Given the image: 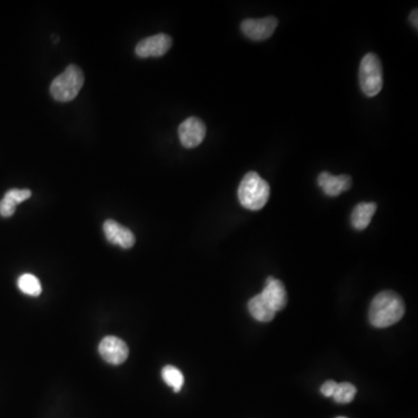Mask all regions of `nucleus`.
<instances>
[{
	"label": "nucleus",
	"mask_w": 418,
	"mask_h": 418,
	"mask_svg": "<svg viewBox=\"0 0 418 418\" xmlns=\"http://www.w3.org/2000/svg\"><path fill=\"white\" fill-rule=\"evenodd\" d=\"M405 303L397 293L383 290L376 294L371 303L368 320L375 328H388L402 319Z\"/></svg>",
	"instance_id": "f257e3e1"
},
{
	"label": "nucleus",
	"mask_w": 418,
	"mask_h": 418,
	"mask_svg": "<svg viewBox=\"0 0 418 418\" xmlns=\"http://www.w3.org/2000/svg\"><path fill=\"white\" fill-rule=\"evenodd\" d=\"M238 200L249 210H261L270 198V185L257 172H248L238 187Z\"/></svg>",
	"instance_id": "f03ea898"
},
{
	"label": "nucleus",
	"mask_w": 418,
	"mask_h": 418,
	"mask_svg": "<svg viewBox=\"0 0 418 418\" xmlns=\"http://www.w3.org/2000/svg\"><path fill=\"white\" fill-rule=\"evenodd\" d=\"M83 84L84 74L81 68H78L77 65H69L63 74L52 81L50 94L57 101L67 103L77 97Z\"/></svg>",
	"instance_id": "7ed1b4c3"
},
{
	"label": "nucleus",
	"mask_w": 418,
	"mask_h": 418,
	"mask_svg": "<svg viewBox=\"0 0 418 418\" xmlns=\"http://www.w3.org/2000/svg\"><path fill=\"white\" fill-rule=\"evenodd\" d=\"M359 83L367 97H375L383 90V72L380 58L370 52L363 56L359 68Z\"/></svg>",
	"instance_id": "20e7f679"
},
{
	"label": "nucleus",
	"mask_w": 418,
	"mask_h": 418,
	"mask_svg": "<svg viewBox=\"0 0 418 418\" xmlns=\"http://www.w3.org/2000/svg\"><path fill=\"white\" fill-rule=\"evenodd\" d=\"M278 26V19L266 16L264 19H247L241 23V30L252 41H265L270 39Z\"/></svg>",
	"instance_id": "39448f33"
},
{
	"label": "nucleus",
	"mask_w": 418,
	"mask_h": 418,
	"mask_svg": "<svg viewBox=\"0 0 418 418\" xmlns=\"http://www.w3.org/2000/svg\"><path fill=\"white\" fill-rule=\"evenodd\" d=\"M99 354L111 365H121L127 361L129 348L127 343L115 336H107L100 341Z\"/></svg>",
	"instance_id": "423d86ee"
},
{
	"label": "nucleus",
	"mask_w": 418,
	"mask_h": 418,
	"mask_svg": "<svg viewBox=\"0 0 418 418\" xmlns=\"http://www.w3.org/2000/svg\"><path fill=\"white\" fill-rule=\"evenodd\" d=\"M178 134L185 148H196L206 137V125L196 116H191L179 125Z\"/></svg>",
	"instance_id": "0eeeda50"
},
{
	"label": "nucleus",
	"mask_w": 418,
	"mask_h": 418,
	"mask_svg": "<svg viewBox=\"0 0 418 418\" xmlns=\"http://www.w3.org/2000/svg\"><path fill=\"white\" fill-rule=\"evenodd\" d=\"M172 47V39L166 34H157L142 40L136 45V55L139 57H159L166 54Z\"/></svg>",
	"instance_id": "6e6552de"
},
{
	"label": "nucleus",
	"mask_w": 418,
	"mask_h": 418,
	"mask_svg": "<svg viewBox=\"0 0 418 418\" xmlns=\"http://www.w3.org/2000/svg\"><path fill=\"white\" fill-rule=\"evenodd\" d=\"M103 232L107 241L112 244L119 245L123 249H130L135 244V235L128 228H125L114 220L105 221Z\"/></svg>",
	"instance_id": "1a4fd4ad"
},
{
	"label": "nucleus",
	"mask_w": 418,
	"mask_h": 418,
	"mask_svg": "<svg viewBox=\"0 0 418 418\" xmlns=\"http://www.w3.org/2000/svg\"><path fill=\"white\" fill-rule=\"evenodd\" d=\"M317 183L327 196H338L343 192L350 190L352 186V178L346 174L334 176L330 172L324 171L319 174Z\"/></svg>",
	"instance_id": "9d476101"
},
{
	"label": "nucleus",
	"mask_w": 418,
	"mask_h": 418,
	"mask_svg": "<svg viewBox=\"0 0 418 418\" xmlns=\"http://www.w3.org/2000/svg\"><path fill=\"white\" fill-rule=\"evenodd\" d=\"M261 294L264 298L265 301L269 303V306L273 309L274 312H278L286 307V288H285V285L280 280L274 279L273 277L267 278L264 290Z\"/></svg>",
	"instance_id": "9b49d317"
},
{
	"label": "nucleus",
	"mask_w": 418,
	"mask_h": 418,
	"mask_svg": "<svg viewBox=\"0 0 418 418\" xmlns=\"http://www.w3.org/2000/svg\"><path fill=\"white\" fill-rule=\"evenodd\" d=\"M376 212L375 203H361L354 207L351 214V225L356 230H363L370 225Z\"/></svg>",
	"instance_id": "f8f14e48"
},
{
	"label": "nucleus",
	"mask_w": 418,
	"mask_h": 418,
	"mask_svg": "<svg viewBox=\"0 0 418 418\" xmlns=\"http://www.w3.org/2000/svg\"><path fill=\"white\" fill-rule=\"evenodd\" d=\"M248 309L251 316L261 323L272 321L277 314L273 309L269 306V303L265 301L261 294H257L249 301Z\"/></svg>",
	"instance_id": "ddd939ff"
},
{
	"label": "nucleus",
	"mask_w": 418,
	"mask_h": 418,
	"mask_svg": "<svg viewBox=\"0 0 418 418\" xmlns=\"http://www.w3.org/2000/svg\"><path fill=\"white\" fill-rule=\"evenodd\" d=\"M162 378L167 386H170L174 390V392H181L183 383H185L181 371L178 370L177 367L170 366V365H167L162 370Z\"/></svg>",
	"instance_id": "4468645a"
},
{
	"label": "nucleus",
	"mask_w": 418,
	"mask_h": 418,
	"mask_svg": "<svg viewBox=\"0 0 418 418\" xmlns=\"http://www.w3.org/2000/svg\"><path fill=\"white\" fill-rule=\"evenodd\" d=\"M18 287L26 295L39 296L42 293L40 280L34 274L25 273L18 279Z\"/></svg>",
	"instance_id": "2eb2a0df"
},
{
	"label": "nucleus",
	"mask_w": 418,
	"mask_h": 418,
	"mask_svg": "<svg viewBox=\"0 0 418 418\" xmlns=\"http://www.w3.org/2000/svg\"><path fill=\"white\" fill-rule=\"evenodd\" d=\"M357 394V388L352 385V383H338L336 392H334V401L341 405H346L354 401V396Z\"/></svg>",
	"instance_id": "dca6fc26"
},
{
	"label": "nucleus",
	"mask_w": 418,
	"mask_h": 418,
	"mask_svg": "<svg viewBox=\"0 0 418 418\" xmlns=\"http://www.w3.org/2000/svg\"><path fill=\"white\" fill-rule=\"evenodd\" d=\"M32 196V192L29 190H10L5 194V198L7 199H10L11 201H13L16 203V206L19 205V203H23L25 200L29 199Z\"/></svg>",
	"instance_id": "f3484780"
},
{
	"label": "nucleus",
	"mask_w": 418,
	"mask_h": 418,
	"mask_svg": "<svg viewBox=\"0 0 418 418\" xmlns=\"http://www.w3.org/2000/svg\"><path fill=\"white\" fill-rule=\"evenodd\" d=\"M16 203L4 196L3 200L0 201V215L3 218H10L16 213Z\"/></svg>",
	"instance_id": "a211bd4d"
},
{
	"label": "nucleus",
	"mask_w": 418,
	"mask_h": 418,
	"mask_svg": "<svg viewBox=\"0 0 418 418\" xmlns=\"http://www.w3.org/2000/svg\"><path fill=\"white\" fill-rule=\"evenodd\" d=\"M337 383H334V380H328V381H325L321 387V392L325 397H332L334 396V392H336V388H337Z\"/></svg>",
	"instance_id": "6ab92c4d"
},
{
	"label": "nucleus",
	"mask_w": 418,
	"mask_h": 418,
	"mask_svg": "<svg viewBox=\"0 0 418 418\" xmlns=\"http://www.w3.org/2000/svg\"><path fill=\"white\" fill-rule=\"evenodd\" d=\"M418 11L414 10L410 14V23H412V26L415 27L416 29L418 28Z\"/></svg>",
	"instance_id": "aec40b11"
},
{
	"label": "nucleus",
	"mask_w": 418,
	"mask_h": 418,
	"mask_svg": "<svg viewBox=\"0 0 418 418\" xmlns=\"http://www.w3.org/2000/svg\"><path fill=\"white\" fill-rule=\"evenodd\" d=\"M337 418H346V417H337Z\"/></svg>",
	"instance_id": "412c9836"
}]
</instances>
